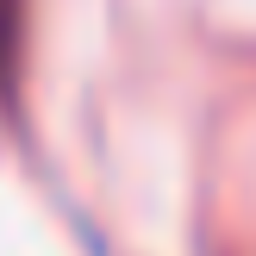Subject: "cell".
I'll use <instances>...</instances> for the list:
<instances>
[{
    "label": "cell",
    "instance_id": "cell-1",
    "mask_svg": "<svg viewBox=\"0 0 256 256\" xmlns=\"http://www.w3.org/2000/svg\"><path fill=\"white\" fill-rule=\"evenodd\" d=\"M12 50H19V0H0V88L12 75Z\"/></svg>",
    "mask_w": 256,
    "mask_h": 256
}]
</instances>
